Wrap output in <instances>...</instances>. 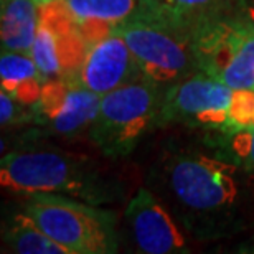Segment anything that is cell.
<instances>
[{
	"label": "cell",
	"instance_id": "6da1fadb",
	"mask_svg": "<svg viewBox=\"0 0 254 254\" xmlns=\"http://www.w3.org/2000/svg\"><path fill=\"white\" fill-rule=\"evenodd\" d=\"M246 175L226 155L179 150L155 169L154 193L195 238L226 236L246 218Z\"/></svg>",
	"mask_w": 254,
	"mask_h": 254
},
{
	"label": "cell",
	"instance_id": "7a4b0ae2",
	"mask_svg": "<svg viewBox=\"0 0 254 254\" xmlns=\"http://www.w3.org/2000/svg\"><path fill=\"white\" fill-rule=\"evenodd\" d=\"M0 185L10 195L27 198L57 193L106 205L118 200L116 182L104 177L86 157L62 150L10 152L0 162Z\"/></svg>",
	"mask_w": 254,
	"mask_h": 254
},
{
	"label": "cell",
	"instance_id": "3957f363",
	"mask_svg": "<svg viewBox=\"0 0 254 254\" xmlns=\"http://www.w3.org/2000/svg\"><path fill=\"white\" fill-rule=\"evenodd\" d=\"M22 211L68 254L118 253L119 235L113 211L57 193L25 198Z\"/></svg>",
	"mask_w": 254,
	"mask_h": 254
},
{
	"label": "cell",
	"instance_id": "277c9868",
	"mask_svg": "<svg viewBox=\"0 0 254 254\" xmlns=\"http://www.w3.org/2000/svg\"><path fill=\"white\" fill-rule=\"evenodd\" d=\"M162 96L160 84L142 78L101 96L99 109L88 134L108 159H124L152 127L157 126Z\"/></svg>",
	"mask_w": 254,
	"mask_h": 254
},
{
	"label": "cell",
	"instance_id": "5b68a950",
	"mask_svg": "<svg viewBox=\"0 0 254 254\" xmlns=\"http://www.w3.org/2000/svg\"><path fill=\"white\" fill-rule=\"evenodd\" d=\"M190 37L198 71L231 89L254 88V25L241 8L205 20Z\"/></svg>",
	"mask_w": 254,
	"mask_h": 254
},
{
	"label": "cell",
	"instance_id": "8992f818",
	"mask_svg": "<svg viewBox=\"0 0 254 254\" xmlns=\"http://www.w3.org/2000/svg\"><path fill=\"white\" fill-rule=\"evenodd\" d=\"M114 30L129 45L142 74L157 84H172L198 71L191 37L172 25L137 17Z\"/></svg>",
	"mask_w": 254,
	"mask_h": 254
},
{
	"label": "cell",
	"instance_id": "52a82bcc",
	"mask_svg": "<svg viewBox=\"0 0 254 254\" xmlns=\"http://www.w3.org/2000/svg\"><path fill=\"white\" fill-rule=\"evenodd\" d=\"M233 89L201 71L169 84L162 96L157 126L184 124L193 129L220 130L228 124Z\"/></svg>",
	"mask_w": 254,
	"mask_h": 254
},
{
	"label": "cell",
	"instance_id": "ba28073f",
	"mask_svg": "<svg viewBox=\"0 0 254 254\" xmlns=\"http://www.w3.org/2000/svg\"><path fill=\"white\" fill-rule=\"evenodd\" d=\"M88 48V40L62 0H40L38 30L32 58L43 79L74 78Z\"/></svg>",
	"mask_w": 254,
	"mask_h": 254
},
{
	"label": "cell",
	"instance_id": "9c48e42d",
	"mask_svg": "<svg viewBox=\"0 0 254 254\" xmlns=\"http://www.w3.org/2000/svg\"><path fill=\"white\" fill-rule=\"evenodd\" d=\"M99 103V94L86 89L73 78L48 79L33 106V118L60 135H73L89 129Z\"/></svg>",
	"mask_w": 254,
	"mask_h": 254
},
{
	"label": "cell",
	"instance_id": "30bf717a",
	"mask_svg": "<svg viewBox=\"0 0 254 254\" xmlns=\"http://www.w3.org/2000/svg\"><path fill=\"white\" fill-rule=\"evenodd\" d=\"M126 221L139 253L177 254L187 251L177 220L150 189H139L126 208Z\"/></svg>",
	"mask_w": 254,
	"mask_h": 254
},
{
	"label": "cell",
	"instance_id": "8fae6325",
	"mask_svg": "<svg viewBox=\"0 0 254 254\" xmlns=\"http://www.w3.org/2000/svg\"><path fill=\"white\" fill-rule=\"evenodd\" d=\"M142 71L129 45L113 30L89 45L74 78L81 86L104 96L127 83L142 78Z\"/></svg>",
	"mask_w": 254,
	"mask_h": 254
},
{
	"label": "cell",
	"instance_id": "7c38bea8",
	"mask_svg": "<svg viewBox=\"0 0 254 254\" xmlns=\"http://www.w3.org/2000/svg\"><path fill=\"white\" fill-rule=\"evenodd\" d=\"M62 3L89 45L144 10V0H62Z\"/></svg>",
	"mask_w": 254,
	"mask_h": 254
},
{
	"label": "cell",
	"instance_id": "4fadbf2b",
	"mask_svg": "<svg viewBox=\"0 0 254 254\" xmlns=\"http://www.w3.org/2000/svg\"><path fill=\"white\" fill-rule=\"evenodd\" d=\"M233 10H240V0H144L139 17L159 20L191 35L201 22Z\"/></svg>",
	"mask_w": 254,
	"mask_h": 254
},
{
	"label": "cell",
	"instance_id": "5bb4252c",
	"mask_svg": "<svg viewBox=\"0 0 254 254\" xmlns=\"http://www.w3.org/2000/svg\"><path fill=\"white\" fill-rule=\"evenodd\" d=\"M40 0H2V37L3 52H17L32 57L38 30Z\"/></svg>",
	"mask_w": 254,
	"mask_h": 254
},
{
	"label": "cell",
	"instance_id": "9a60e30c",
	"mask_svg": "<svg viewBox=\"0 0 254 254\" xmlns=\"http://www.w3.org/2000/svg\"><path fill=\"white\" fill-rule=\"evenodd\" d=\"M0 81H2V91L8 93L23 106L37 104L47 83L35 60L30 55L17 52H2Z\"/></svg>",
	"mask_w": 254,
	"mask_h": 254
},
{
	"label": "cell",
	"instance_id": "2e32d148",
	"mask_svg": "<svg viewBox=\"0 0 254 254\" xmlns=\"http://www.w3.org/2000/svg\"><path fill=\"white\" fill-rule=\"evenodd\" d=\"M3 238L10 251L20 254H68L63 246L53 241L27 213H20L12 216Z\"/></svg>",
	"mask_w": 254,
	"mask_h": 254
},
{
	"label": "cell",
	"instance_id": "e0dca14e",
	"mask_svg": "<svg viewBox=\"0 0 254 254\" xmlns=\"http://www.w3.org/2000/svg\"><path fill=\"white\" fill-rule=\"evenodd\" d=\"M223 149L228 159L254 177V127L223 134Z\"/></svg>",
	"mask_w": 254,
	"mask_h": 254
},
{
	"label": "cell",
	"instance_id": "ac0fdd59",
	"mask_svg": "<svg viewBox=\"0 0 254 254\" xmlns=\"http://www.w3.org/2000/svg\"><path fill=\"white\" fill-rule=\"evenodd\" d=\"M250 127H254V88L233 89L228 108V124L221 134Z\"/></svg>",
	"mask_w": 254,
	"mask_h": 254
},
{
	"label": "cell",
	"instance_id": "d6986e66",
	"mask_svg": "<svg viewBox=\"0 0 254 254\" xmlns=\"http://www.w3.org/2000/svg\"><path fill=\"white\" fill-rule=\"evenodd\" d=\"M20 108H23V104L15 101L8 93H5V91L0 93V123H2L3 129L22 121V109Z\"/></svg>",
	"mask_w": 254,
	"mask_h": 254
},
{
	"label": "cell",
	"instance_id": "ffe728a7",
	"mask_svg": "<svg viewBox=\"0 0 254 254\" xmlns=\"http://www.w3.org/2000/svg\"><path fill=\"white\" fill-rule=\"evenodd\" d=\"M240 8L243 15L254 25V0H240Z\"/></svg>",
	"mask_w": 254,
	"mask_h": 254
}]
</instances>
